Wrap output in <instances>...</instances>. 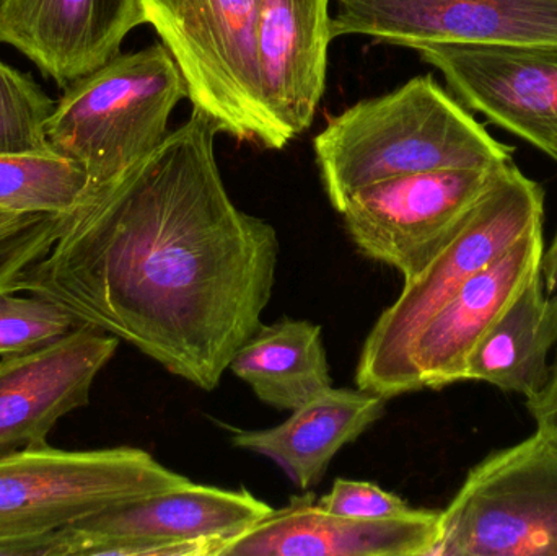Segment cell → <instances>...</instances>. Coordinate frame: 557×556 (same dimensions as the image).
<instances>
[{"label":"cell","mask_w":557,"mask_h":556,"mask_svg":"<svg viewBox=\"0 0 557 556\" xmlns=\"http://www.w3.org/2000/svg\"><path fill=\"white\" fill-rule=\"evenodd\" d=\"M218 134L193 110L133 169L90 186L9 291L55 304L201 391L218 388L263 325L278 263L276 228L228 195Z\"/></svg>","instance_id":"cell-1"},{"label":"cell","mask_w":557,"mask_h":556,"mask_svg":"<svg viewBox=\"0 0 557 556\" xmlns=\"http://www.w3.org/2000/svg\"><path fill=\"white\" fill-rule=\"evenodd\" d=\"M313 149L336 211L354 193L386 180L513 162V149L494 139L431 74L347 108L314 137Z\"/></svg>","instance_id":"cell-2"},{"label":"cell","mask_w":557,"mask_h":556,"mask_svg":"<svg viewBox=\"0 0 557 556\" xmlns=\"http://www.w3.org/2000/svg\"><path fill=\"white\" fill-rule=\"evenodd\" d=\"M545 219V189L507 163L457 234L419 276L403 286L370 330L357 366V387L380 397L403 395L409 353L429 320L478 271Z\"/></svg>","instance_id":"cell-3"},{"label":"cell","mask_w":557,"mask_h":556,"mask_svg":"<svg viewBox=\"0 0 557 556\" xmlns=\"http://www.w3.org/2000/svg\"><path fill=\"white\" fill-rule=\"evenodd\" d=\"M188 87L162 42L117 54L64 88L46 123L51 150L74 160L91 186L113 182L169 136Z\"/></svg>","instance_id":"cell-4"},{"label":"cell","mask_w":557,"mask_h":556,"mask_svg":"<svg viewBox=\"0 0 557 556\" xmlns=\"http://www.w3.org/2000/svg\"><path fill=\"white\" fill-rule=\"evenodd\" d=\"M169 49L193 110L244 143L282 150L292 139L264 101L257 55L260 0H140Z\"/></svg>","instance_id":"cell-5"},{"label":"cell","mask_w":557,"mask_h":556,"mask_svg":"<svg viewBox=\"0 0 557 556\" xmlns=\"http://www.w3.org/2000/svg\"><path fill=\"white\" fill-rule=\"evenodd\" d=\"M191 480L136 447L55 449L49 444L0 457V541L62 531Z\"/></svg>","instance_id":"cell-6"},{"label":"cell","mask_w":557,"mask_h":556,"mask_svg":"<svg viewBox=\"0 0 557 556\" xmlns=\"http://www.w3.org/2000/svg\"><path fill=\"white\" fill-rule=\"evenodd\" d=\"M432 556H557V444L536 431L473 467Z\"/></svg>","instance_id":"cell-7"},{"label":"cell","mask_w":557,"mask_h":556,"mask_svg":"<svg viewBox=\"0 0 557 556\" xmlns=\"http://www.w3.org/2000/svg\"><path fill=\"white\" fill-rule=\"evenodd\" d=\"M274 511L247 490L188 485L165 490L62 531L64 555L218 556L222 545Z\"/></svg>","instance_id":"cell-8"},{"label":"cell","mask_w":557,"mask_h":556,"mask_svg":"<svg viewBox=\"0 0 557 556\" xmlns=\"http://www.w3.org/2000/svg\"><path fill=\"white\" fill-rule=\"evenodd\" d=\"M500 169L398 176L359 189L337 212L360 254L395 268L408 283L457 234Z\"/></svg>","instance_id":"cell-9"},{"label":"cell","mask_w":557,"mask_h":556,"mask_svg":"<svg viewBox=\"0 0 557 556\" xmlns=\"http://www.w3.org/2000/svg\"><path fill=\"white\" fill-rule=\"evenodd\" d=\"M331 35L411 49L557 46V0H337Z\"/></svg>","instance_id":"cell-10"},{"label":"cell","mask_w":557,"mask_h":556,"mask_svg":"<svg viewBox=\"0 0 557 556\" xmlns=\"http://www.w3.org/2000/svg\"><path fill=\"white\" fill-rule=\"evenodd\" d=\"M471 110L557 160V46L422 45Z\"/></svg>","instance_id":"cell-11"},{"label":"cell","mask_w":557,"mask_h":556,"mask_svg":"<svg viewBox=\"0 0 557 556\" xmlns=\"http://www.w3.org/2000/svg\"><path fill=\"white\" fill-rule=\"evenodd\" d=\"M120 339L95 326L77 329L32 351L0 359V457L48 444L55 424L90 404L98 374Z\"/></svg>","instance_id":"cell-12"},{"label":"cell","mask_w":557,"mask_h":556,"mask_svg":"<svg viewBox=\"0 0 557 556\" xmlns=\"http://www.w3.org/2000/svg\"><path fill=\"white\" fill-rule=\"evenodd\" d=\"M543 250V224H539L458 289L416 338L403 378V395L463 381L474 346L540 273Z\"/></svg>","instance_id":"cell-13"},{"label":"cell","mask_w":557,"mask_h":556,"mask_svg":"<svg viewBox=\"0 0 557 556\" xmlns=\"http://www.w3.org/2000/svg\"><path fill=\"white\" fill-rule=\"evenodd\" d=\"M140 25V0H0V46L16 49L61 88L120 54Z\"/></svg>","instance_id":"cell-14"},{"label":"cell","mask_w":557,"mask_h":556,"mask_svg":"<svg viewBox=\"0 0 557 556\" xmlns=\"http://www.w3.org/2000/svg\"><path fill=\"white\" fill-rule=\"evenodd\" d=\"M438 541L441 511L362 521L326 511L305 493L225 542L218 556H432Z\"/></svg>","instance_id":"cell-15"},{"label":"cell","mask_w":557,"mask_h":556,"mask_svg":"<svg viewBox=\"0 0 557 556\" xmlns=\"http://www.w3.org/2000/svg\"><path fill=\"white\" fill-rule=\"evenodd\" d=\"M331 0H260L257 55L264 101L295 139L313 123L326 85Z\"/></svg>","instance_id":"cell-16"},{"label":"cell","mask_w":557,"mask_h":556,"mask_svg":"<svg viewBox=\"0 0 557 556\" xmlns=\"http://www.w3.org/2000/svg\"><path fill=\"white\" fill-rule=\"evenodd\" d=\"M386 398L362 388H327L284 423L268 430L235 431L238 449L273 460L297 489L321 483L331 460L385 415Z\"/></svg>","instance_id":"cell-17"},{"label":"cell","mask_w":557,"mask_h":556,"mask_svg":"<svg viewBox=\"0 0 557 556\" xmlns=\"http://www.w3.org/2000/svg\"><path fill=\"white\" fill-rule=\"evenodd\" d=\"M557 345V294L535 274L480 339L463 381H481L529 398L545 387L549 353Z\"/></svg>","instance_id":"cell-18"},{"label":"cell","mask_w":557,"mask_h":556,"mask_svg":"<svg viewBox=\"0 0 557 556\" xmlns=\"http://www.w3.org/2000/svg\"><path fill=\"white\" fill-rule=\"evenodd\" d=\"M228 369L250 385L258 400L281 411L297 410L333 387L321 326L308 320L261 325Z\"/></svg>","instance_id":"cell-19"},{"label":"cell","mask_w":557,"mask_h":556,"mask_svg":"<svg viewBox=\"0 0 557 556\" xmlns=\"http://www.w3.org/2000/svg\"><path fill=\"white\" fill-rule=\"evenodd\" d=\"M87 172L74 160L45 152L0 156V209L18 214H69L90 189Z\"/></svg>","instance_id":"cell-20"},{"label":"cell","mask_w":557,"mask_h":556,"mask_svg":"<svg viewBox=\"0 0 557 556\" xmlns=\"http://www.w3.org/2000/svg\"><path fill=\"white\" fill-rule=\"evenodd\" d=\"M54 103L32 75L0 61V156L51 150L46 123Z\"/></svg>","instance_id":"cell-21"},{"label":"cell","mask_w":557,"mask_h":556,"mask_svg":"<svg viewBox=\"0 0 557 556\" xmlns=\"http://www.w3.org/2000/svg\"><path fill=\"white\" fill-rule=\"evenodd\" d=\"M78 325L71 313L42 297L0 289V356L41 348Z\"/></svg>","instance_id":"cell-22"},{"label":"cell","mask_w":557,"mask_h":556,"mask_svg":"<svg viewBox=\"0 0 557 556\" xmlns=\"http://www.w3.org/2000/svg\"><path fill=\"white\" fill-rule=\"evenodd\" d=\"M318 503L321 508L334 515L362 521L406 518L418 511L405 499L385 492L375 483L346 479H337L331 492L318 499Z\"/></svg>","instance_id":"cell-23"},{"label":"cell","mask_w":557,"mask_h":556,"mask_svg":"<svg viewBox=\"0 0 557 556\" xmlns=\"http://www.w3.org/2000/svg\"><path fill=\"white\" fill-rule=\"evenodd\" d=\"M527 408L536 423V431L557 444V355L549 366L548 381L535 397L527 400Z\"/></svg>","instance_id":"cell-24"},{"label":"cell","mask_w":557,"mask_h":556,"mask_svg":"<svg viewBox=\"0 0 557 556\" xmlns=\"http://www.w3.org/2000/svg\"><path fill=\"white\" fill-rule=\"evenodd\" d=\"M45 214H18V212L3 211L0 209V242L18 232L25 231L29 225L35 224Z\"/></svg>","instance_id":"cell-25"},{"label":"cell","mask_w":557,"mask_h":556,"mask_svg":"<svg viewBox=\"0 0 557 556\" xmlns=\"http://www.w3.org/2000/svg\"><path fill=\"white\" fill-rule=\"evenodd\" d=\"M540 276L548 294H557V232L552 245L543 250Z\"/></svg>","instance_id":"cell-26"}]
</instances>
